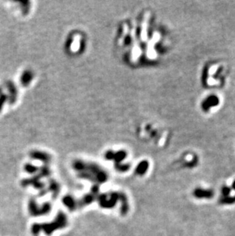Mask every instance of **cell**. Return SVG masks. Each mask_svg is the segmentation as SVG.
<instances>
[{
    "instance_id": "6da1fadb",
    "label": "cell",
    "mask_w": 235,
    "mask_h": 236,
    "mask_svg": "<svg viewBox=\"0 0 235 236\" xmlns=\"http://www.w3.org/2000/svg\"><path fill=\"white\" fill-rule=\"evenodd\" d=\"M219 102H220V100H219V98L217 96L210 95L202 101V103H201V107H202L203 111L207 112L209 111V109H211V108L218 106Z\"/></svg>"
},
{
    "instance_id": "7a4b0ae2",
    "label": "cell",
    "mask_w": 235,
    "mask_h": 236,
    "mask_svg": "<svg viewBox=\"0 0 235 236\" xmlns=\"http://www.w3.org/2000/svg\"><path fill=\"white\" fill-rule=\"evenodd\" d=\"M194 197L197 199H211L214 196V191L212 189H202V188L198 187L193 190Z\"/></svg>"
},
{
    "instance_id": "3957f363",
    "label": "cell",
    "mask_w": 235,
    "mask_h": 236,
    "mask_svg": "<svg viewBox=\"0 0 235 236\" xmlns=\"http://www.w3.org/2000/svg\"><path fill=\"white\" fill-rule=\"evenodd\" d=\"M219 203L223 204V205H231L235 203V197L231 196H221L219 199Z\"/></svg>"
},
{
    "instance_id": "277c9868",
    "label": "cell",
    "mask_w": 235,
    "mask_h": 236,
    "mask_svg": "<svg viewBox=\"0 0 235 236\" xmlns=\"http://www.w3.org/2000/svg\"><path fill=\"white\" fill-rule=\"evenodd\" d=\"M231 192V188L227 186H224L221 188V194L222 196H230V193Z\"/></svg>"
},
{
    "instance_id": "5b68a950",
    "label": "cell",
    "mask_w": 235,
    "mask_h": 236,
    "mask_svg": "<svg viewBox=\"0 0 235 236\" xmlns=\"http://www.w3.org/2000/svg\"><path fill=\"white\" fill-rule=\"evenodd\" d=\"M6 99L7 96L4 95V94H2V95L0 96V112H1L2 109H3V105H4L5 101H6Z\"/></svg>"
},
{
    "instance_id": "8992f818",
    "label": "cell",
    "mask_w": 235,
    "mask_h": 236,
    "mask_svg": "<svg viewBox=\"0 0 235 236\" xmlns=\"http://www.w3.org/2000/svg\"><path fill=\"white\" fill-rule=\"evenodd\" d=\"M231 188H232L233 189H234V191H235V180L232 183V186H231ZM234 197H235V195H234Z\"/></svg>"
},
{
    "instance_id": "52a82bcc",
    "label": "cell",
    "mask_w": 235,
    "mask_h": 236,
    "mask_svg": "<svg viewBox=\"0 0 235 236\" xmlns=\"http://www.w3.org/2000/svg\"><path fill=\"white\" fill-rule=\"evenodd\" d=\"M1 90H1V89H0V93H1Z\"/></svg>"
}]
</instances>
